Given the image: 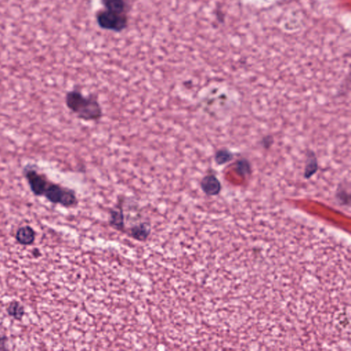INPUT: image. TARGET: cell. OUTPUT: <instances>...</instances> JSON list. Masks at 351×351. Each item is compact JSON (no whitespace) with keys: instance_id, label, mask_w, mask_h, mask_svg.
I'll list each match as a JSON object with an SVG mask.
<instances>
[{"instance_id":"obj_10","label":"cell","mask_w":351,"mask_h":351,"mask_svg":"<svg viewBox=\"0 0 351 351\" xmlns=\"http://www.w3.org/2000/svg\"><path fill=\"white\" fill-rule=\"evenodd\" d=\"M233 159V155L227 150H220L215 155V161L217 165L225 164Z\"/></svg>"},{"instance_id":"obj_14","label":"cell","mask_w":351,"mask_h":351,"mask_svg":"<svg viewBox=\"0 0 351 351\" xmlns=\"http://www.w3.org/2000/svg\"><path fill=\"white\" fill-rule=\"evenodd\" d=\"M32 255H33L34 257H39V256H41V254L40 253L39 249H35L32 251Z\"/></svg>"},{"instance_id":"obj_12","label":"cell","mask_w":351,"mask_h":351,"mask_svg":"<svg viewBox=\"0 0 351 351\" xmlns=\"http://www.w3.org/2000/svg\"><path fill=\"white\" fill-rule=\"evenodd\" d=\"M8 338L6 336H1L0 335V350H8L7 343Z\"/></svg>"},{"instance_id":"obj_9","label":"cell","mask_w":351,"mask_h":351,"mask_svg":"<svg viewBox=\"0 0 351 351\" xmlns=\"http://www.w3.org/2000/svg\"><path fill=\"white\" fill-rule=\"evenodd\" d=\"M7 312L9 316L20 321L25 315V308L19 301L14 300L8 306Z\"/></svg>"},{"instance_id":"obj_7","label":"cell","mask_w":351,"mask_h":351,"mask_svg":"<svg viewBox=\"0 0 351 351\" xmlns=\"http://www.w3.org/2000/svg\"><path fill=\"white\" fill-rule=\"evenodd\" d=\"M151 233V226L147 223L137 224L130 229L131 237L139 242H146Z\"/></svg>"},{"instance_id":"obj_11","label":"cell","mask_w":351,"mask_h":351,"mask_svg":"<svg viewBox=\"0 0 351 351\" xmlns=\"http://www.w3.org/2000/svg\"><path fill=\"white\" fill-rule=\"evenodd\" d=\"M237 167V170L242 173V175H247V173H251V166L247 160L238 161Z\"/></svg>"},{"instance_id":"obj_4","label":"cell","mask_w":351,"mask_h":351,"mask_svg":"<svg viewBox=\"0 0 351 351\" xmlns=\"http://www.w3.org/2000/svg\"><path fill=\"white\" fill-rule=\"evenodd\" d=\"M200 185L203 193L209 196L219 195L222 189L221 181L215 175L211 173L205 175L202 179Z\"/></svg>"},{"instance_id":"obj_8","label":"cell","mask_w":351,"mask_h":351,"mask_svg":"<svg viewBox=\"0 0 351 351\" xmlns=\"http://www.w3.org/2000/svg\"><path fill=\"white\" fill-rule=\"evenodd\" d=\"M318 169L317 157L314 152H308L306 157L305 167H304V177L306 179L312 178L316 174Z\"/></svg>"},{"instance_id":"obj_2","label":"cell","mask_w":351,"mask_h":351,"mask_svg":"<svg viewBox=\"0 0 351 351\" xmlns=\"http://www.w3.org/2000/svg\"><path fill=\"white\" fill-rule=\"evenodd\" d=\"M67 108L84 122H96L103 117L102 106L96 95L84 96L80 90H72L64 97Z\"/></svg>"},{"instance_id":"obj_1","label":"cell","mask_w":351,"mask_h":351,"mask_svg":"<svg viewBox=\"0 0 351 351\" xmlns=\"http://www.w3.org/2000/svg\"><path fill=\"white\" fill-rule=\"evenodd\" d=\"M22 173L31 192L35 196L44 197L50 203L65 208L76 207L78 200L76 191L52 182L45 173L40 172L33 165L24 167Z\"/></svg>"},{"instance_id":"obj_3","label":"cell","mask_w":351,"mask_h":351,"mask_svg":"<svg viewBox=\"0 0 351 351\" xmlns=\"http://www.w3.org/2000/svg\"><path fill=\"white\" fill-rule=\"evenodd\" d=\"M104 9L97 13L101 27L112 31L124 30L128 24L129 0H102Z\"/></svg>"},{"instance_id":"obj_13","label":"cell","mask_w":351,"mask_h":351,"mask_svg":"<svg viewBox=\"0 0 351 351\" xmlns=\"http://www.w3.org/2000/svg\"><path fill=\"white\" fill-rule=\"evenodd\" d=\"M272 143H273V139L272 137L268 136L263 139V146L266 147V148H269Z\"/></svg>"},{"instance_id":"obj_6","label":"cell","mask_w":351,"mask_h":351,"mask_svg":"<svg viewBox=\"0 0 351 351\" xmlns=\"http://www.w3.org/2000/svg\"><path fill=\"white\" fill-rule=\"evenodd\" d=\"M15 238L18 243L21 245L30 246L35 241L36 233L30 226H24L18 229Z\"/></svg>"},{"instance_id":"obj_5","label":"cell","mask_w":351,"mask_h":351,"mask_svg":"<svg viewBox=\"0 0 351 351\" xmlns=\"http://www.w3.org/2000/svg\"><path fill=\"white\" fill-rule=\"evenodd\" d=\"M108 223L117 231H125L124 210L120 202H119L116 207L110 209Z\"/></svg>"}]
</instances>
